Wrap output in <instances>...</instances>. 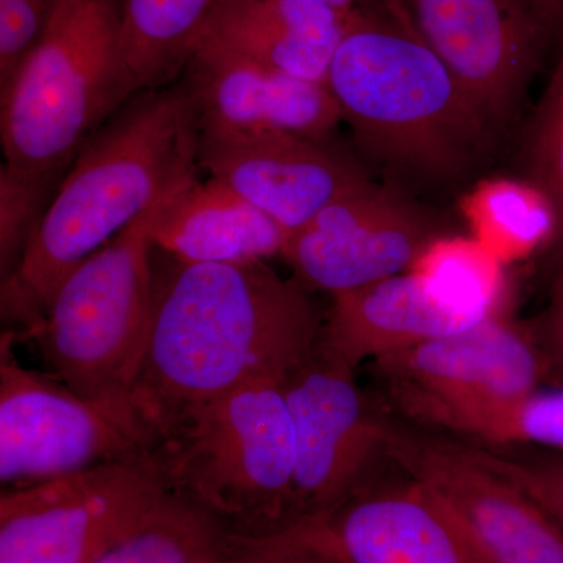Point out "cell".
I'll list each match as a JSON object with an SVG mask.
<instances>
[{"instance_id": "obj_1", "label": "cell", "mask_w": 563, "mask_h": 563, "mask_svg": "<svg viewBox=\"0 0 563 563\" xmlns=\"http://www.w3.org/2000/svg\"><path fill=\"white\" fill-rule=\"evenodd\" d=\"M157 277L150 343L131 401L163 442L185 418L252 380L282 383L320 344L313 291L266 262L174 261Z\"/></svg>"}, {"instance_id": "obj_2", "label": "cell", "mask_w": 563, "mask_h": 563, "mask_svg": "<svg viewBox=\"0 0 563 563\" xmlns=\"http://www.w3.org/2000/svg\"><path fill=\"white\" fill-rule=\"evenodd\" d=\"M199 136L184 80L122 103L70 163L20 266L2 282L3 318L35 331L81 262L198 181Z\"/></svg>"}, {"instance_id": "obj_3", "label": "cell", "mask_w": 563, "mask_h": 563, "mask_svg": "<svg viewBox=\"0 0 563 563\" xmlns=\"http://www.w3.org/2000/svg\"><path fill=\"white\" fill-rule=\"evenodd\" d=\"M324 87L362 157L407 191L459 187L501 143L453 74L383 3L351 11Z\"/></svg>"}, {"instance_id": "obj_4", "label": "cell", "mask_w": 563, "mask_h": 563, "mask_svg": "<svg viewBox=\"0 0 563 563\" xmlns=\"http://www.w3.org/2000/svg\"><path fill=\"white\" fill-rule=\"evenodd\" d=\"M122 0H60L0 90L5 165L63 179L84 144L133 98L121 55Z\"/></svg>"}, {"instance_id": "obj_5", "label": "cell", "mask_w": 563, "mask_h": 563, "mask_svg": "<svg viewBox=\"0 0 563 563\" xmlns=\"http://www.w3.org/2000/svg\"><path fill=\"white\" fill-rule=\"evenodd\" d=\"M173 487L240 537L295 525L296 439L280 383L252 380L192 410L165 440Z\"/></svg>"}, {"instance_id": "obj_6", "label": "cell", "mask_w": 563, "mask_h": 563, "mask_svg": "<svg viewBox=\"0 0 563 563\" xmlns=\"http://www.w3.org/2000/svg\"><path fill=\"white\" fill-rule=\"evenodd\" d=\"M158 209L81 262L31 332L55 376L84 398L131 399L154 320Z\"/></svg>"}, {"instance_id": "obj_7", "label": "cell", "mask_w": 563, "mask_h": 563, "mask_svg": "<svg viewBox=\"0 0 563 563\" xmlns=\"http://www.w3.org/2000/svg\"><path fill=\"white\" fill-rule=\"evenodd\" d=\"M0 347V483L27 487L157 450L161 433L131 399H88Z\"/></svg>"}, {"instance_id": "obj_8", "label": "cell", "mask_w": 563, "mask_h": 563, "mask_svg": "<svg viewBox=\"0 0 563 563\" xmlns=\"http://www.w3.org/2000/svg\"><path fill=\"white\" fill-rule=\"evenodd\" d=\"M173 487L165 444L0 496V563H96Z\"/></svg>"}, {"instance_id": "obj_9", "label": "cell", "mask_w": 563, "mask_h": 563, "mask_svg": "<svg viewBox=\"0 0 563 563\" xmlns=\"http://www.w3.org/2000/svg\"><path fill=\"white\" fill-rule=\"evenodd\" d=\"M504 139L555 31L544 0H383Z\"/></svg>"}, {"instance_id": "obj_10", "label": "cell", "mask_w": 563, "mask_h": 563, "mask_svg": "<svg viewBox=\"0 0 563 563\" xmlns=\"http://www.w3.org/2000/svg\"><path fill=\"white\" fill-rule=\"evenodd\" d=\"M385 455L440 496L484 563H563L558 521L468 443L387 410Z\"/></svg>"}, {"instance_id": "obj_11", "label": "cell", "mask_w": 563, "mask_h": 563, "mask_svg": "<svg viewBox=\"0 0 563 563\" xmlns=\"http://www.w3.org/2000/svg\"><path fill=\"white\" fill-rule=\"evenodd\" d=\"M453 235L439 210L369 177L291 235L282 258L303 287L332 298L410 272L432 244Z\"/></svg>"}, {"instance_id": "obj_12", "label": "cell", "mask_w": 563, "mask_h": 563, "mask_svg": "<svg viewBox=\"0 0 563 563\" xmlns=\"http://www.w3.org/2000/svg\"><path fill=\"white\" fill-rule=\"evenodd\" d=\"M355 372L320 340L280 383L296 439L291 529L340 506L385 459V410L358 387Z\"/></svg>"}, {"instance_id": "obj_13", "label": "cell", "mask_w": 563, "mask_h": 563, "mask_svg": "<svg viewBox=\"0 0 563 563\" xmlns=\"http://www.w3.org/2000/svg\"><path fill=\"white\" fill-rule=\"evenodd\" d=\"M199 165L295 235L336 198L369 179L332 136L201 131Z\"/></svg>"}, {"instance_id": "obj_14", "label": "cell", "mask_w": 563, "mask_h": 563, "mask_svg": "<svg viewBox=\"0 0 563 563\" xmlns=\"http://www.w3.org/2000/svg\"><path fill=\"white\" fill-rule=\"evenodd\" d=\"M380 465L340 506L290 532L339 563H484L450 507L398 465Z\"/></svg>"}, {"instance_id": "obj_15", "label": "cell", "mask_w": 563, "mask_h": 563, "mask_svg": "<svg viewBox=\"0 0 563 563\" xmlns=\"http://www.w3.org/2000/svg\"><path fill=\"white\" fill-rule=\"evenodd\" d=\"M373 363L387 388L443 401H504L547 385L531 325L509 312Z\"/></svg>"}, {"instance_id": "obj_16", "label": "cell", "mask_w": 563, "mask_h": 563, "mask_svg": "<svg viewBox=\"0 0 563 563\" xmlns=\"http://www.w3.org/2000/svg\"><path fill=\"white\" fill-rule=\"evenodd\" d=\"M201 131L295 132L332 136L342 122L322 84L199 44L184 70Z\"/></svg>"}, {"instance_id": "obj_17", "label": "cell", "mask_w": 563, "mask_h": 563, "mask_svg": "<svg viewBox=\"0 0 563 563\" xmlns=\"http://www.w3.org/2000/svg\"><path fill=\"white\" fill-rule=\"evenodd\" d=\"M506 312L509 310L457 301L429 277L406 272L332 296L321 346L357 369L365 361L463 331Z\"/></svg>"}, {"instance_id": "obj_18", "label": "cell", "mask_w": 563, "mask_h": 563, "mask_svg": "<svg viewBox=\"0 0 563 563\" xmlns=\"http://www.w3.org/2000/svg\"><path fill=\"white\" fill-rule=\"evenodd\" d=\"M347 18L317 0H221L199 44L324 85Z\"/></svg>"}, {"instance_id": "obj_19", "label": "cell", "mask_w": 563, "mask_h": 563, "mask_svg": "<svg viewBox=\"0 0 563 563\" xmlns=\"http://www.w3.org/2000/svg\"><path fill=\"white\" fill-rule=\"evenodd\" d=\"M151 240L174 261L243 265L282 257L290 235L224 181L209 177L157 210Z\"/></svg>"}, {"instance_id": "obj_20", "label": "cell", "mask_w": 563, "mask_h": 563, "mask_svg": "<svg viewBox=\"0 0 563 563\" xmlns=\"http://www.w3.org/2000/svg\"><path fill=\"white\" fill-rule=\"evenodd\" d=\"M407 420L479 444L529 446L563 453V385H543L504 401H443L387 388Z\"/></svg>"}, {"instance_id": "obj_21", "label": "cell", "mask_w": 563, "mask_h": 563, "mask_svg": "<svg viewBox=\"0 0 563 563\" xmlns=\"http://www.w3.org/2000/svg\"><path fill=\"white\" fill-rule=\"evenodd\" d=\"M221 0H122L121 55L132 95L172 85Z\"/></svg>"}, {"instance_id": "obj_22", "label": "cell", "mask_w": 563, "mask_h": 563, "mask_svg": "<svg viewBox=\"0 0 563 563\" xmlns=\"http://www.w3.org/2000/svg\"><path fill=\"white\" fill-rule=\"evenodd\" d=\"M236 537L209 507L172 487L96 563H221Z\"/></svg>"}, {"instance_id": "obj_23", "label": "cell", "mask_w": 563, "mask_h": 563, "mask_svg": "<svg viewBox=\"0 0 563 563\" xmlns=\"http://www.w3.org/2000/svg\"><path fill=\"white\" fill-rule=\"evenodd\" d=\"M470 225L493 257L509 263L553 243L555 221L550 202L525 179L493 180L470 196Z\"/></svg>"}, {"instance_id": "obj_24", "label": "cell", "mask_w": 563, "mask_h": 563, "mask_svg": "<svg viewBox=\"0 0 563 563\" xmlns=\"http://www.w3.org/2000/svg\"><path fill=\"white\" fill-rule=\"evenodd\" d=\"M518 163L523 179L553 209L555 229L548 252L559 263L563 258V52L526 124Z\"/></svg>"}, {"instance_id": "obj_25", "label": "cell", "mask_w": 563, "mask_h": 563, "mask_svg": "<svg viewBox=\"0 0 563 563\" xmlns=\"http://www.w3.org/2000/svg\"><path fill=\"white\" fill-rule=\"evenodd\" d=\"M410 272L429 277L457 301L484 309L509 310L503 263L477 240L462 235L440 240L418 258Z\"/></svg>"}, {"instance_id": "obj_26", "label": "cell", "mask_w": 563, "mask_h": 563, "mask_svg": "<svg viewBox=\"0 0 563 563\" xmlns=\"http://www.w3.org/2000/svg\"><path fill=\"white\" fill-rule=\"evenodd\" d=\"M62 179L0 166V273L10 279L31 244Z\"/></svg>"}, {"instance_id": "obj_27", "label": "cell", "mask_w": 563, "mask_h": 563, "mask_svg": "<svg viewBox=\"0 0 563 563\" xmlns=\"http://www.w3.org/2000/svg\"><path fill=\"white\" fill-rule=\"evenodd\" d=\"M466 443L481 461L528 492L563 529V453L540 448Z\"/></svg>"}, {"instance_id": "obj_28", "label": "cell", "mask_w": 563, "mask_h": 563, "mask_svg": "<svg viewBox=\"0 0 563 563\" xmlns=\"http://www.w3.org/2000/svg\"><path fill=\"white\" fill-rule=\"evenodd\" d=\"M58 3L60 0H0V90L38 44Z\"/></svg>"}, {"instance_id": "obj_29", "label": "cell", "mask_w": 563, "mask_h": 563, "mask_svg": "<svg viewBox=\"0 0 563 563\" xmlns=\"http://www.w3.org/2000/svg\"><path fill=\"white\" fill-rule=\"evenodd\" d=\"M221 563H339L295 533L276 536L236 537L231 551Z\"/></svg>"}, {"instance_id": "obj_30", "label": "cell", "mask_w": 563, "mask_h": 563, "mask_svg": "<svg viewBox=\"0 0 563 563\" xmlns=\"http://www.w3.org/2000/svg\"><path fill=\"white\" fill-rule=\"evenodd\" d=\"M547 369V385H563V258L559 262L550 302L529 322Z\"/></svg>"}, {"instance_id": "obj_31", "label": "cell", "mask_w": 563, "mask_h": 563, "mask_svg": "<svg viewBox=\"0 0 563 563\" xmlns=\"http://www.w3.org/2000/svg\"><path fill=\"white\" fill-rule=\"evenodd\" d=\"M317 2L324 3L333 10L343 11V13H351L352 10L365 5L369 0H317Z\"/></svg>"}, {"instance_id": "obj_32", "label": "cell", "mask_w": 563, "mask_h": 563, "mask_svg": "<svg viewBox=\"0 0 563 563\" xmlns=\"http://www.w3.org/2000/svg\"><path fill=\"white\" fill-rule=\"evenodd\" d=\"M551 18H553L555 27L563 25V0H544Z\"/></svg>"}]
</instances>
